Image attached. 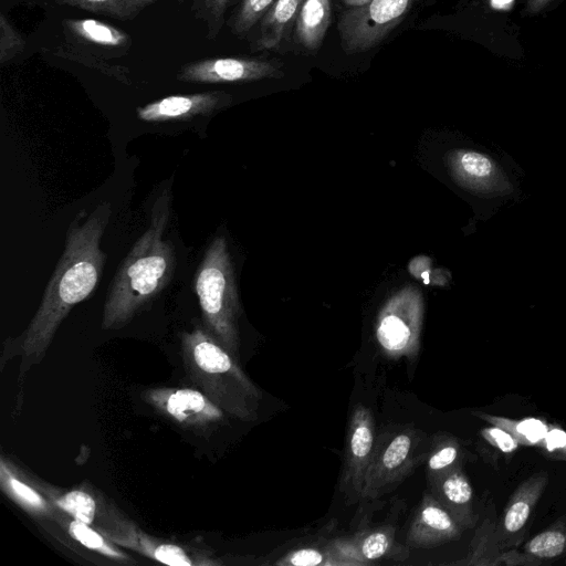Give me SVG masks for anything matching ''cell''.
<instances>
[{
	"instance_id": "obj_34",
	"label": "cell",
	"mask_w": 566,
	"mask_h": 566,
	"mask_svg": "<svg viewBox=\"0 0 566 566\" xmlns=\"http://www.w3.org/2000/svg\"><path fill=\"white\" fill-rule=\"evenodd\" d=\"M541 444L547 452L556 453L557 458L566 459V431L560 428L548 426L547 433Z\"/></svg>"
},
{
	"instance_id": "obj_11",
	"label": "cell",
	"mask_w": 566,
	"mask_h": 566,
	"mask_svg": "<svg viewBox=\"0 0 566 566\" xmlns=\"http://www.w3.org/2000/svg\"><path fill=\"white\" fill-rule=\"evenodd\" d=\"M143 398L158 412L185 429L206 432L224 419V411L200 389L158 387Z\"/></svg>"
},
{
	"instance_id": "obj_31",
	"label": "cell",
	"mask_w": 566,
	"mask_h": 566,
	"mask_svg": "<svg viewBox=\"0 0 566 566\" xmlns=\"http://www.w3.org/2000/svg\"><path fill=\"white\" fill-rule=\"evenodd\" d=\"M25 48V40L2 12L0 14V63L7 64L21 54Z\"/></svg>"
},
{
	"instance_id": "obj_29",
	"label": "cell",
	"mask_w": 566,
	"mask_h": 566,
	"mask_svg": "<svg viewBox=\"0 0 566 566\" xmlns=\"http://www.w3.org/2000/svg\"><path fill=\"white\" fill-rule=\"evenodd\" d=\"M196 19L206 25L207 39H216L226 23V12L233 0H188Z\"/></svg>"
},
{
	"instance_id": "obj_9",
	"label": "cell",
	"mask_w": 566,
	"mask_h": 566,
	"mask_svg": "<svg viewBox=\"0 0 566 566\" xmlns=\"http://www.w3.org/2000/svg\"><path fill=\"white\" fill-rule=\"evenodd\" d=\"M422 305L413 292H400L382 308L376 325V339L391 359H413L420 349Z\"/></svg>"
},
{
	"instance_id": "obj_15",
	"label": "cell",
	"mask_w": 566,
	"mask_h": 566,
	"mask_svg": "<svg viewBox=\"0 0 566 566\" xmlns=\"http://www.w3.org/2000/svg\"><path fill=\"white\" fill-rule=\"evenodd\" d=\"M63 30L67 42L105 59L123 56L132 46L127 32L96 19H65Z\"/></svg>"
},
{
	"instance_id": "obj_32",
	"label": "cell",
	"mask_w": 566,
	"mask_h": 566,
	"mask_svg": "<svg viewBox=\"0 0 566 566\" xmlns=\"http://www.w3.org/2000/svg\"><path fill=\"white\" fill-rule=\"evenodd\" d=\"M65 4L90 11L93 13L108 15L118 20H132L133 17L125 7L123 0H55Z\"/></svg>"
},
{
	"instance_id": "obj_5",
	"label": "cell",
	"mask_w": 566,
	"mask_h": 566,
	"mask_svg": "<svg viewBox=\"0 0 566 566\" xmlns=\"http://www.w3.org/2000/svg\"><path fill=\"white\" fill-rule=\"evenodd\" d=\"M429 440L413 426L381 431L366 474L361 500L376 501L396 490L426 460Z\"/></svg>"
},
{
	"instance_id": "obj_3",
	"label": "cell",
	"mask_w": 566,
	"mask_h": 566,
	"mask_svg": "<svg viewBox=\"0 0 566 566\" xmlns=\"http://www.w3.org/2000/svg\"><path fill=\"white\" fill-rule=\"evenodd\" d=\"M180 340L184 366L191 382L231 417L255 420L262 394L239 360L205 326L184 332Z\"/></svg>"
},
{
	"instance_id": "obj_16",
	"label": "cell",
	"mask_w": 566,
	"mask_h": 566,
	"mask_svg": "<svg viewBox=\"0 0 566 566\" xmlns=\"http://www.w3.org/2000/svg\"><path fill=\"white\" fill-rule=\"evenodd\" d=\"M395 527L384 524L357 532L348 538L333 541L335 551L345 565H361L381 558H406L403 547L395 541Z\"/></svg>"
},
{
	"instance_id": "obj_36",
	"label": "cell",
	"mask_w": 566,
	"mask_h": 566,
	"mask_svg": "<svg viewBox=\"0 0 566 566\" xmlns=\"http://www.w3.org/2000/svg\"><path fill=\"white\" fill-rule=\"evenodd\" d=\"M339 1L343 3L345 9H350V8H356V7L363 6L368 0H339Z\"/></svg>"
},
{
	"instance_id": "obj_1",
	"label": "cell",
	"mask_w": 566,
	"mask_h": 566,
	"mask_svg": "<svg viewBox=\"0 0 566 566\" xmlns=\"http://www.w3.org/2000/svg\"><path fill=\"white\" fill-rule=\"evenodd\" d=\"M112 208L103 201L84 221L81 214L70 224L64 251L45 287L31 322L18 338L21 371L45 356L53 337L71 310L96 289L106 261L101 240Z\"/></svg>"
},
{
	"instance_id": "obj_18",
	"label": "cell",
	"mask_w": 566,
	"mask_h": 566,
	"mask_svg": "<svg viewBox=\"0 0 566 566\" xmlns=\"http://www.w3.org/2000/svg\"><path fill=\"white\" fill-rule=\"evenodd\" d=\"M0 488L28 514L38 518H52L54 505L39 489L35 478L27 474L4 454L0 458Z\"/></svg>"
},
{
	"instance_id": "obj_19",
	"label": "cell",
	"mask_w": 566,
	"mask_h": 566,
	"mask_svg": "<svg viewBox=\"0 0 566 566\" xmlns=\"http://www.w3.org/2000/svg\"><path fill=\"white\" fill-rule=\"evenodd\" d=\"M428 484L429 492L464 530L475 525L473 491L461 467L428 481Z\"/></svg>"
},
{
	"instance_id": "obj_22",
	"label": "cell",
	"mask_w": 566,
	"mask_h": 566,
	"mask_svg": "<svg viewBox=\"0 0 566 566\" xmlns=\"http://www.w3.org/2000/svg\"><path fill=\"white\" fill-rule=\"evenodd\" d=\"M332 19V0H303L292 36L304 51L314 52L323 43Z\"/></svg>"
},
{
	"instance_id": "obj_24",
	"label": "cell",
	"mask_w": 566,
	"mask_h": 566,
	"mask_svg": "<svg viewBox=\"0 0 566 566\" xmlns=\"http://www.w3.org/2000/svg\"><path fill=\"white\" fill-rule=\"evenodd\" d=\"M460 441L446 433H436L429 439L426 455L427 480L438 478L455 468H460L463 459Z\"/></svg>"
},
{
	"instance_id": "obj_13",
	"label": "cell",
	"mask_w": 566,
	"mask_h": 566,
	"mask_svg": "<svg viewBox=\"0 0 566 566\" xmlns=\"http://www.w3.org/2000/svg\"><path fill=\"white\" fill-rule=\"evenodd\" d=\"M231 102L232 96L223 91L169 95L137 107L136 114L146 123L189 120L198 116H209Z\"/></svg>"
},
{
	"instance_id": "obj_26",
	"label": "cell",
	"mask_w": 566,
	"mask_h": 566,
	"mask_svg": "<svg viewBox=\"0 0 566 566\" xmlns=\"http://www.w3.org/2000/svg\"><path fill=\"white\" fill-rule=\"evenodd\" d=\"M475 415L491 424L503 428L522 444H539L548 430L547 424L535 418L512 420L482 412H475Z\"/></svg>"
},
{
	"instance_id": "obj_28",
	"label": "cell",
	"mask_w": 566,
	"mask_h": 566,
	"mask_svg": "<svg viewBox=\"0 0 566 566\" xmlns=\"http://www.w3.org/2000/svg\"><path fill=\"white\" fill-rule=\"evenodd\" d=\"M274 564L294 566L345 565L337 555L333 542L325 546L310 545L295 548Z\"/></svg>"
},
{
	"instance_id": "obj_20",
	"label": "cell",
	"mask_w": 566,
	"mask_h": 566,
	"mask_svg": "<svg viewBox=\"0 0 566 566\" xmlns=\"http://www.w3.org/2000/svg\"><path fill=\"white\" fill-rule=\"evenodd\" d=\"M303 0H275L255 28L254 51L277 50L292 35Z\"/></svg>"
},
{
	"instance_id": "obj_12",
	"label": "cell",
	"mask_w": 566,
	"mask_h": 566,
	"mask_svg": "<svg viewBox=\"0 0 566 566\" xmlns=\"http://www.w3.org/2000/svg\"><path fill=\"white\" fill-rule=\"evenodd\" d=\"M284 76L281 61L275 59L226 56L192 61L182 65L177 80L187 83H247Z\"/></svg>"
},
{
	"instance_id": "obj_17",
	"label": "cell",
	"mask_w": 566,
	"mask_h": 566,
	"mask_svg": "<svg viewBox=\"0 0 566 566\" xmlns=\"http://www.w3.org/2000/svg\"><path fill=\"white\" fill-rule=\"evenodd\" d=\"M122 547L133 549L156 562L171 566H214L222 564L212 551L163 541L146 534L139 528Z\"/></svg>"
},
{
	"instance_id": "obj_25",
	"label": "cell",
	"mask_w": 566,
	"mask_h": 566,
	"mask_svg": "<svg viewBox=\"0 0 566 566\" xmlns=\"http://www.w3.org/2000/svg\"><path fill=\"white\" fill-rule=\"evenodd\" d=\"M53 54L101 72L123 84L132 85L130 70L122 64L111 63L107 59L94 54L74 43L65 42L53 49Z\"/></svg>"
},
{
	"instance_id": "obj_14",
	"label": "cell",
	"mask_w": 566,
	"mask_h": 566,
	"mask_svg": "<svg viewBox=\"0 0 566 566\" xmlns=\"http://www.w3.org/2000/svg\"><path fill=\"white\" fill-rule=\"evenodd\" d=\"M464 528L429 492L424 493L409 524L406 543L413 548L457 541Z\"/></svg>"
},
{
	"instance_id": "obj_8",
	"label": "cell",
	"mask_w": 566,
	"mask_h": 566,
	"mask_svg": "<svg viewBox=\"0 0 566 566\" xmlns=\"http://www.w3.org/2000/svg\"><path fill=\"white\" fill-rule=\"evenodd\" d=\"M446 165L455 184L482 199L502 203L516 191L503 165L486 153L470 147L455 148L447 154Z\"/></svg>"
},
{
	"instance_id": "obj_21",
	"label": "cell",
	"mask_w": 566,
	"mask_h": 566,
	"mask_svg": "<svg viewBox=\"0 0 566 566\" xmlns=\"http://www.w3.org/2000/svg\"><path fill=\"white\" fill-rule=\"evenodd\" d=\"M547 474L545 472L536 473L523 482L518 489L513 493L510 502L507 503L501 527L499 528L500 539L509 538L523 530L531 512L541 497L543 490L547 483Z\"/></svg>"
},
{
	"instance_id": "obj_2",
	"label": "cell",
	"mask_w": 566,
	"mask_h": 566,
	"mask_svg": "<svg viewBox=\"0 0 566 566\" xmlns=\"http://www.w3.org/2000/svg\"><path fill=\"white\" fill-rule=\"evenodd\" d=\"M171 193L156 199L148 229L123 260L104 303L102 328L119 329L165 290L176 268L172 243L164 239L170 217Z\"/></svg>"
},
{
	"instance_id": "obj_6",
	"label": "cell",
	"mask_w": 566,
	"mask_h": 566,
	"mask_svg": "<svg viewBox=\"0 0 566 566\" xmlns=\"http://www.w3.org/2000/svg\"><path fill=\"white\" fill-rule=\"evenodd\" d=\"M35 482L55 507L94 527L120 547L138 530L114 503L92 486L65 490L38 479Z\"/></svg>"
},
{
	"instance_id": "obj_23",
	"label": "cell",
	"mask_w": 566,
	"mask_h": 566,
	"mask_svg": "<svg viewBox=\"0 0 566 566\" xmlns=\"http://www.w3.org/2000/svg\"><path fill=\"white\" fill-rule=\"evenodd\" d=\"M51 520L65 531L72 539L86 549L118 563H134L129 555L119 548V545L107 538L94 527L71 517L55 506Z\"/></svg>"
},
{
	"instance_id": "obj_10",
	"label": "cell",
	"mask_w": 566,
	"mask_h": 566,
	"mask_svg": "<svg viewBox=\"0 0 566 566\" xmlns=\"http://www.w3.org/2000/svg\"><path fill=\"white\" fill-rule=\"evenodd\" d=\"M376 427L370 409L357 403L350 413L338 489L345 502L353 505L361 500L366 474L376 447Z\"/></svg>"
},
{
	"instance_id": "obj_30",
	"label": "cell",
	"mask_w": 566,
	"mask_h": 566,
	"mask_svg": "<svg viewBox=\"0 0 566 566\" xmlns=\"http://www.w3.org/2000/svg\"><path fill=\"white\" fill-rule=\"evenodd\" d=\"M566 552V530L553 527L546 530L531 541L524 547V553L532 558L551 559Z\"/></svg>"
},
{
	"instance_id": "obj_7",
	"label": "cell",
	"mask_w": 566,
	"mask_h": 566,
	"mask_svg": "<svg viewBox=\"0 0 566 566\" xmlns=\"http://www.w3.org/2000/svg\"><path fill=\"white\" fill-rule=\"evenodd\" d=\"M422 0H368L339 17V44L347 54L366 52L389 35Z\"/></svg>"
},
{
	"instance_id": "obj_37",
	"label": "cell",
	"mask_w": 566,
	"mask_h": 566,
	"mask_svg": "<svg viewBox=\"0 0 566 566\" xmlns=\"http://www.w3.org/2000/svg\"><path fill=\"white\" fill-rule=\"evenodd\" d=\"M494 8H504L512 2V0H491Z\"/></svg>"
},
{
	"instance_id": "obj_4",
	"label": "cell",
	"mask_w": 566,
	"mask_h": 566,
	"mask_svg": "<svg viewBox=\"0 0 566 566\" xmlns=\"http://www.w3.org/2000/svg\"><path fill=\"white\" fill-rule=\"evenodd\" d=\"M195 291L205 327L240 360V303L223 235H217L207 248L195 275Z\"/></svg>"
},
{
	"instance_id": "obj_27",
	"label": "cell",
	"mask_w": 566,
	"mask_h": 566,
	"mask_svg": "<svg viewBox=\"0 0 566 566\" xmlns=\"http://www.w3.org/2000/svg\"><path fill=\"white\" fill-rule=\"evenodd\" d=\"M274 2L275 0H240L228 21L231 33L239 39L249 35Z\"/></svg>"
},
{
	"instance_id": "obj_33",
	"label": "cell",
	"mask_w": 566,
	"mask_h": 566,
	"mask_svg": "<svg viewBox=\"0 0 566 566\" xmlns=\"http://www.w3.org/2000/svg\"><path fill=\"white\" fill-rule=\"evenodd\" d=\"M480 434L486 442L503 453L515 451L520 444L506 430L494 424L481 429Z\"/></svg>"
},
{
	"instance_id": "obj_35",
	"label": "cell",
	"mask_w": 566,
	"mask_h": 566,
	"mask_svg": "<svg viewBox=\"0 0 566 566\" xmlns=\"http://www.w3.org/2000/svg\"><path fill=\"white\" fill-rule=\"evenodd\" d=\"M155 0H123L133 19Z\"/></svg>"
}]
</instances>
